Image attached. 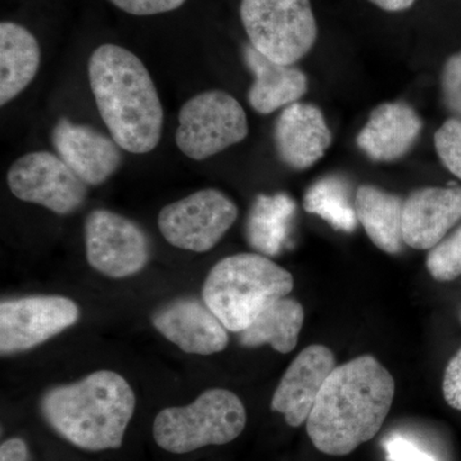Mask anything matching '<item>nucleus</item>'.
Here are the masks:
<instances>
[{
    "mask_svg": "<svg viewBox=\"0 0 461 461\" xmlns=\"http://www.w3.org/2000/svg\"><path fill=\"white\" fill-rule=\"evenodd\" d=\"M135 408L136 396L129 382L107 369L50 388L41 402L50 429L86 451L120 448Z\"/></svg>",
    "mask_w": 461,
    "mask_h": 461,
    "instance_id": "nucleus-3",
    "label": "nucleus"
},
{
    "mask_svg": "<svg viewBox=\"0 0 461 461\" xmlns=\"http://www.w3.org/2000/svg\"><path fill=\"white\" fill-rule=\"evenodd\" d=\"M378 8L387 12H402L411 8L415 0H369Z\"/></svg>",
    "mask_w": 461,
    "mask_h": 461,
    "instance_id": "nucleus-31",
    "label": "nucleus"
},
{
    "mask_svg": "<svg viewBox=\"0 0 461 461\" xmlns=\"http://www.w3.org/2000/svg\"><path fill=\"white\" fill-rule=\"evenodd\" d=\"M296 203L287 194L258 195L249 211L245 236L258 254L276 257L286 247Z\"/></svg>",
    "mask_w": 461,
    "mask_h": 461,
    "instance_id": "nucleus-21",
    "label": "nucleus"
},
{
    "mask_svg": "<svg viewBox=\"0 0 461 461\" xmlns=\"http://www.w3.org/2000/svg\"><path fill=\"white\" fill-rule=\"evenodd\" d=\"M89 81L100 117L118 147L132 154L153 151L162 138V103L140 58L103 44L89 59Z\"/></svg>",
    "mask_w": 461,
    "mask_h": 461,
    "instance_id": "nucleus-2",
    "label": "nucleus"
},
{
    "mask_svg": "<svg viewBox=\"0 0 461 461\" xmlns=\"http://www.w3.org/2000/svg\"><path fill=\"white\" fill-rule=\"evenodd\" d=\"M442 393L446 402L461 411V348L446 366Z\"/></svg>",
    "mask_w": 461,
    "mask_h": 461,
    "instance_id": "nucleus-29",
    "label": "nucleus"
},
{
    "mask_svg": "<svg viewBox=\"0 0 461 461\" xmlns=\"http://www.w3.org/2000/svg\"><path fill=\"white\" fill-rule=\"evenodd\" d=\"M80 320L74 300L59 295H36L0 303V353L32 350L59 335Z\"/></svg>",
    "mask_w": 461,
    "mask_h": 461,
    "instance_id": "nucleus-11",
    "label": "nucleus"
},
{
    "mask_svg": "<svg viewBox=\"0 0 461 461\" xmlns=\"http://www.w3.org/2000/svg\"><path fill=\"white\" fill-rule=\"evenodd\" d=\"M9 190L17 199L68 215L84 205L87 185L57 154L33 151L8 169Z\"/></svg>",
    "mask_w": 461,
    "mask_h": 461,
    "instance_id": "nucleus-10",
    "label": "nucleus"
},
{
    "mask_svg": "<svg viewBox=\"0 0 461 461\" xmlns=\"http://www.w3.org/2000/svg\"><path fill=\"white\" fill-rule=\"evenodd\" d=\"M151 323L163 338L184 353L213 355L229 345V330L203 299L172 300L154 312Z\"/></svg>",
    "mask_w": 461,
    "mask_h": 461,
    "instance_id": "nucleus-12",
    "label": "nucleus"
},
{
    "mask_svg": "<svg viewBox=\"0 0 461 461\" xmlns=\"http://www.w3.org/2000/svg\"><path fill=\"white\" fill-rule=\"evenodd\" d=\"M114 7L132 16H156L181 8L186 0H109Z\"/></svg>",
    "mask_w": 461,
    "mask_h": 461,
    "instance_id": "nucleus-28",
    "label": "nucleus"
},
{
    "mask_svg": "<svg viewBox=\"0 0 461 461\" xmlns=\"http://www.w3.org/2000/svg\"><path fill=\"white\" fill-rule=\"evenodd\" d=\"M239 209L217 189H204L166 205L158 215L160 233L172 247L206 253L238 220Z\"/></svg>",
    "mask_w": 461,
    "mask_h": 461,
    "instance_id": "nucleus-8",
    "label": "nucleus"
},
{
    "mask_svg": "<svg viewBox=\"0 0 461 461\" xmlns=\"http://www.w3.org/2000/svg\"><path fill=\"white\" fill-rule=\"evenodd\" d=\"M429 275L439 282L456 280L461 276V226L430 249L426 260Z\"/></svg>",
    "mask_w": 461,
    "mask_h": 461,
    "instance_id": "nucleus-24",
    "label": "nucleus"
},
{
    "mask_svg": "<svg viewBox=\"0 0 461 461\" xmlns=\"http://www.w3.org/2000/svg\"><path fill=\"white\" fill-rule=\"evenodd\" d=\"M304 209L341 232H354L359 223L355 203L351 202L350 187L341 176H326L314 182L306 191Z\"/></svg>",
    "mask_w": 461,
    "mask_h": 461,
    "instance_id": "nucleus-23",
    "label": "nucleus"
},
{
    "mask_svg": "<svg viewBox=\"0 0 461 461\" xmlns=\"http://www.w3.org/2000/svg\"><path fill=\"white\" fill-rule=\"evenodd\" d=\"M29 447L21 438H9L0 446V461H29Z\"/></svg>",
    "mask_w": 461,
    "mask_h": 461,
    "instance_id": "nucleus-30",
    "label": "nucleus"
},
{
    "mask_svg": "<svg viewBox=\"0 0 461 461\" xmlns=\"http://www.w3.org/2000/svg\"><path fill=\"white\" fill-rule=\"evenodd\" d=\"M435 147L446 168L461 180V120L450 118L437 130Z\"/></svg>",
    "mask_w": 461,
    "mask_h": 461,
    "instance_id": "nucleus-25",
    "label": "nucleus"
},
{
    "mask_svg": "<svg viewBox=\"0 0 461 461\" xmlns=\"http://www.w3.org/2000/svg\"><path fill=\"white\" fill-rule=\"evenodd\" d=\"M395 390L393 375L372 355L336 366L305 423L312 444L330 456L353 453L381 430Z\"/></svg>",
    "mask_w": 461,
    "mask_h": 461,
    "instance_id": "nucleus-1",
    "label": "nucleus"
},
{
    "mask_svg": "<svg viewBox=\"0 0 461 461\" xmlns=\"http://www.w3.org/2000/svg\"><path fill=\"white\" fill-rule=\"evenodd\" d=\"M41 51L33 33L12 21L0 23V104L5 107L32 83Z\"/></svg>",
    "mask_w": 461,
    "mask_h": 461,
    "instance_id": "nucleus-19",
    "label": "nucleus"
},
{
    "mask_svg": "<svg viewBox=\"0 0 461 461\" xmlns=\"http://www.w3.org/2000/svg\"><path fill=\"white\" fill-rule=\"evenodd\" d=\"M423 122L405 103H384L372 112L357 144L375 162H393L409 153L420 138Z\"/></svg>",
    "mask_w": 461,
    "mask_h": 461,
    "instance_id": "nucleus-17",
    "label": "nucleus"
},
{
    "mask_svg": "<svg viewBox=\"0 0 461 461\" xmlns=\"http://www.w3.org/2000/svg\"><path fill=\"white\" fill-rule=\"evenodd\" d=\"M355 212L373 244L387 254L405 247L402 233L403 200L379 187L364 185L355 194Z\"/></svg>",
    "mask_w": 461,
    "mask_h": 461,
    "instance_id": "nucleus-20",
    "label": "nucleus"
},
{
    "mask_svg": "<svg viewBox=\"0 0 461 461\" xmlns=\"http://www.w3.org/2000/svg\"><path fill=\"white\" fill-rule=\"evenodd\" d=\"M304 318V308L297 300L281 297L267 306L247 330L239 333V342L244 348L271 345L278 353H291L299 341Z\"/></svg>",
    "mask_w": 461,
    "mask_h": 461,
    "instance_id": "nucleus-22",
    "label": "nucleus"
},
{
    "mask_svg": "<svg viewBox=\"0 0 461 461\" xmlns=\"http://www.w3.org/2000/svg\"><path fill=\"white\" fill-rule=\"evenodd\" d=\"M273 140L282 163L303 171L324 156L332 132L320 108L297 102L282 109L273 127Z\"/></svg>",
    "mask_w": 461,
    "mask_h": 461,
    "instance_id": "nucleus-16",
    "label": "nucleus"
},
{
    "mask_svg": "<svg viewBox=\"0 0 461 461\" xmlns=\"http://www.w3.org/2000/svg\"><path fill=\"white\" fill-rule=\"evenodd\" d=\"M460 221V186L412 191L403 202V241L417 250H430Z\"/></svg>",
    "mask_w": 461,
    "mask_h": 461,
    "instance_id": "nucleus-15",
    "label": "nucleus"
},
{
    "mask_svg": "<svg viewBox=\"0 0 461 461\" xmlns=\"http://www.w3.org/2000/svg\"><path fill=\"white\" fill-rule=\"evenodd\" d=\"M293 288V275L268 257L242 253L215 264L203 285L202 299L227 330L240 333Z\"/></svg>",
    "mask_w": 461,
    "mask_h": 461,
    "instance_id": "nucleus-4",
    "label": "nucleus"
},
{
    "mask_svg": "<svg viewBox=\"0 0 461 461\" xmlns=\"http://www.w3.org/2000/svg\"><path fill=\"white\" fill-rule=\"evenodd\" d=\"M86 259L111 278L131 277L150 259V242L138 223L108 209H95L85 221Z\"/></svg>",
    "mask_w": 461,
    "mask_h": 461,
    "instance_id": "nucleus-9",
    "label": "nucleus"
},
{
    "mask_svg": "<svg viewBox=\"0 0 461 461\" xmlns=\"http://www.w3.org/2000/svg\"><path fill=\"white\" fill-rule=\"evenodd\" d=\"M51 139L57 156L87 186L104 184L122 162L117 142L87 124L74 123L62 118L54 126Z\"/></svg>",
    "mask_w": 461,
    "mask_h": 461,
    "instance_id": "nucleus-14",
    "label": "nucleus"
},
{
    "mask_svg": "<svg viewBox=\"0 0 461 461\" xmlns=\"http://www.w3.org/2000/svg\"><path fill=\"white\" fill-rule=\"evenodd\" d=\"M240 17L250 44L282 65H295L317 41L311 0H241Z\"/></svg>",
    "mask_w": 461,
    "mask_h": 461,
    "instance_id": "nucleus-6",
    "label": "nucleus"
},
{
    "mask_svg": "<svg viewBox=\"0 0 461 461\" xmlns=\"http://www.w3.org/2000/svg\"><path fill=\"white\" fill-rule=\"evenodd\" d=\"M335 368V355L326 346L311 345L300 351L273 393L272 411L284 415L288 426H303Z\"/></svg>",
    "mask_w": 461,
    "mask_h": 461,
    "instance_id": "nucleus-13",
    "label": "nucleus"
},
{
    "mask_svg": "<svg viewBox=\"0 0 461 461\" xmlns=\"http://www.w3.org/2000/svg\"><path fill=\"white\" fill-rule=\"evenodd\" d=\"M387 461H438L435 455L421 448L411 438L402 435L388 436L384 441Z\"/></svg>",
    "mask_w": 461,
    "mask_h": 461,
    "instance_id": "nucleus-27",
    "label": "nucleus"
},
{
    "mask_svg": "<svg viewBox=\"0 0 461 461\" xmlns=\"http://www.w3.org/2000/svg\"><path fill=\"white\" fill-rule=\"evenodd\" d=\"M247 420L244 403L236 393L211 388L189 405L158 412L153 436L168 453H193L206 446L230 444L241 435Z\"/></svg>",
    "mask_w": 461,
    "mask_h": 461,
    "instance_id": "nucleus-5",
    "label": "nucleus"
},
{
    "mask_svg": "<svg viewBox=\"0 0 461 461\" xmlns=\"http://www.w3.org/2000/svg\"><path fill=\"white\" fill-rule=\"evenodd\" d=\"M247 113L230 94L208 90L187 100L178 113L176 144L187 158L205 160L247 138Z\"/></svg>",
    "mask_w": 461,
    "mask_h": 461,
    "instance_id": "nucleus-7",
    "label": "nucleus"
},
{
    "mask_svg": "<svg viewBox=\"0 0 461 461\" xmlns=\"http://www.w3.org/2000/svg\"><path fill=\"white\" fill-rule=\"evenodd\" d=\"M442 98L454 118L461 120V50L446 60L441 75Z\"/></svg>",
    "mask_w": 461,
    "mask_h": 461,
    "instance_id": "nucleus-26",
    "label": "nucleus"
},
{
    "mask_svg": "<svg viewBox=\"0 0 461 461\" xmlns=\"http://www.w3.org/2000/svg\"><path fill=\"white\" fill-rule=\"evenodd\" d=\"M244 59L254 75V83L248 94L249 104L258 113L271 114L305 95L308 78L297 67L269 59L250 42L245 45Z\"/></svg>",
    "mask_w": 461,
    "mask_h": 461,
    "instance_id": "nucleus-18",
    "label": "nucleus"
}]
</instances>
